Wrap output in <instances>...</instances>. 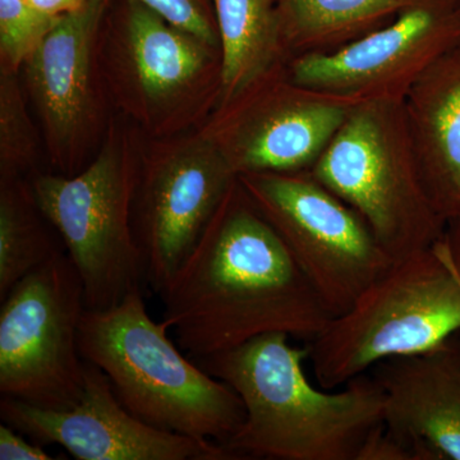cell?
Listing matches in <instances>:
<instances>
[{
    "label": "cell",
    "instance_id": "1",
    "mask_svg": "<svg viewBox=\"0 0 460 460\" xmlns=\"http://www.w3.org/2000/svg\"><path fill=\"white\" fill-rule=\"evenodd\" d=\"M160 296L163 323L192 359L268 332L307 344L334 319L238 178Z\"/></svg>",
    "mask_w": 460,
    "mask_h": 460
},
{
    "label": "cell",
    "instance_id": "2",
    "mask_svg": "<svg viewBox=\"0 0 460 460\" xmlns=\"http://www.w3.org/2000/svg\"><path fill=\"white\" fill-rule=\"evenodd\" d=\"M289 339L268 332L193 359L243 402V423L223 447L237 460H357L384 425L383 389L370 372L338 393L317 389L305 371L307 345L295 347Z\"/></svg>",
    "mask_w": 460,
    "mask_h": 460
},
{
    "label": "cell",
    "instance_id": "3",
    "mask_svg": "<svg viewBox=\"0 0 460 460\" xmlns=\"http://www.w3.org/2000/svg\"><path fill=\"white\" fill-rule=\"evenodd\" d=\"M147 313L142 290L84 311L78 345L84 362L111 380L120 402L154 428L226 445L243 423V402L211 376Z\"/></svg>",
    "mask_w": 460,
    "mask_h": 460
},
{
    "label": "cell",
    "instance_id": "4",
    "mask_svg": "<svg viewBox=\"0 0 460 460\" xmlns=\"http://www.w3.org/2000/svg\"><path fill=\"white\" fill-rule=\"evenodd\" d=\"M460 334V223L399 260L347 313L307 343L317 383L330 390L393 358L428 352Z\"/></svg>",
    "mask_w": 460,
    "mask_h": 460
},
{
    "label": "cell",
    "instance_id": "5",
    "mask_svg": "<svg viewBox=\"0 0 460 460\" xmlns=\"http://www.w3.org/2000/svg\"><path fill=\"white\" fill-rule=\"evenodd\" d=\"M399 100H363L310 169L353 208L393 261L431 246L447 232L414 156Z\"/></svg>",
    "mask_w": 460,
    "mask_h": 460
},
{
    "label": "cell",
    "instance_id": "6",
    "mask_svg": "<svg viewBox=\"0 0 460 460\" xmlns=\"http://www.w3.org/2000/svg\"><path fill=\"white\" fill-rule=\"evenodd\" d=\"M138 171L109 144L72 177L36 175L33 196L83 280L86 310H107L147 283L133 226Z\"/></svg>",
    "mask_w": 460,
    "mask_h": 460
},
{
    "label": "cell",
    "instance_id": "7",
    "mask_svg": "<svg viewBox=\"0 0 460 460\" xmlns=\"http://www.w3.org/2000/svg\"><path fill=\"white\" fill-rule=\"evenodd\" d=\"M237 178L332 317L349 311L394 263L361 215L310 172H246Z\"/></svg>",
    "mask_w": 460,
    "mask_h": 460
},
{
    "label": "cell",
    "instance_id": "8",
    "mask_svg": "<svg viewBox=\"0 0 460 460\" xmlns=\"http://www.w3.org/2000/svg\"><path fill=\"white\" fill-rule=\"evenodd\" d=\"M84 286L65 251L12 288L0 308V394L44 410L65 411L83 396L78 332Z\"/></svg>",
    "mask_w": 460,
    "mask_h": 460
},
{
    "label": "cell",
    "instance_id": "9",
    "mask_svg": "<svg viewBox=\"0 0 460 460\" xmlns=\"http://www.w3.org/2000/svg\"><path fill=\"white\" fill-rule=\"evenodd\" d=\"M363 100L296 83L281 60L220 108L208 136L237 177L310 171Z\"/></svg>",
    "mask_w": 460,
    "mask_h": 460
},
{
    "label": "cell",
    "instance_id": "10",
    "mask_svg": "<svg viewBox=\"0 0 460 460\" xmlns=\"http://www.w3.org/2000/svg\"><path fill=\"white\" fill-rule=\"evenodd\" d=\"M460 44V0H410L394 20L329 53L288 60L296 83L366 100L404 102L413 84Z\"/></svg>",
    "mask_w": 460,
    "mask_h": 460
},
{
    "label": "cell",
    "instance_id": "11",
    "mask_svg": "<svg viewBox=\"0 0 460 460\" xmlns=\"http://www.w3.org/2000/svg\"><path fill=\"white\" fill-rule=\"evenodd\" d=\"M237 181L208 136L171 148L146 163L136 187V238L147 283L160 295Z\"/></svg>",
    "mask_w": 460,
    "mask_h": 460
},
{
    "label": "cell",
    "instance_id": "12",
    "mask_svg": "<svg viewBox=\"0 0 460 460\" xmlns=\"http://www.w3.org/2000/svg\"><path fill=\"white\" fill-rule=\"evenodd\" d=\"M0 419L78 460H237L223 445L144 422L120 402L107 375L87 362L83 396L74 407L44 410L2 396Z\"/></svg>",
    "mask_w": 460,
    "mask_h": 460
},
{
    "label": "cell",
    "instance_id": "13",
    "mask_svg": "<svg viewBox=\"0 0 460 460\" xmlns=\"http://www.w3.org/2000/svg\"><path fill=\"white\" fill-rule=\"evenodd\" d=\"M385 396L384 426L423 460H460V334L368 371Z\"/></svg>",
    "mask_w": 460,
    "mask_h": 460
},
{
    "label": "cell",
    "instance_id": "14",
    "mask_svg": "<svg viewBox=\"0 0 460 460\" xmlns=\"http://www.w3.org/2000/svg\"><path fill=\"white\" fill-rule=\"evenodd\" d=\"M107 4L108 0H84L62 14L26 60L27 86L58 145L74 141L89 118L93 41Z\"/></svg>",
    "mask_w": 460,
    "mask_h": 460
},
{
    "label": "cell",
    "instance_id": "15",
    "mask_svg": "<svg viewBox=\"0 0 460 460\" xmlns=\"http://www.w3.org/2000/svg\"><path fill=\"white\" fill-rule=\"evenodd\" d=\"M402 107L429 198L447 224L460 223V44L420 75Z\"/></svg>",
    "mask_w": 460,
    "mask_h": 460
},
{
    "label": "cell",
    "instance_id": "16",
    "mask_svg": "<svg viewBox=\"0 0 460 460\" xmlns=\"http://www.w3.org/2000/svg\"><path fill=\"white\" fill-rule=\"evenodd\" d=\"M126 41L142 93L159 104L189 90L220 51L138 2H128Z\"/></svg>",
    "mask_w": 460,
    "mask_h": 460
},
{
    "label": "cell",
    "instance_id": "17",
    "mask_svg": "<svg viewBox=\"0 0 460 460\" xmlns=\"http://www.w3.org/2000/svg\"><path fill=\"white\" fill-rule=\"evenodd\" d=\"M278 3L279 0H213L220 38V108L286 60Z\"/></svg>",
    "mask_w": 460,
    "mask_h": 460
},
{
    "label": "cell",
    "instance_id": "18",
    "mask_svg": "<svg viewBox=\"0 0 460 460\" xmlns=\"http://www.w3.org/2000/svg\"><path fill=\"white\" fill-rule=\"evenodd\" d=\"M410 0H279L286 60L329 53L387 25Z\"/></svg>",
    "mask_w": 460,
    "mask_h": 460
},
{
    "label": "cell",
    "instance_id": "19",
    "mask_svg": "<svg viewBox=\"0 0 460 460\" xmlns=\"http://www.w3.org/2000/svg\"><path fill=\"white\" fill-rule=\"evenodd\" d=\"M41 210L32 187L16 178L2 181L0 193V302L30 272L58 250L38 214Z\"/></svg>",
    "mask_w": 460,
    "mask_h": 460
},
{
    "label": "cell",
    "instance_id": "20",
    "mask_svg": "<svg viewBox=\"0 0 460 460\" xmlns=\"http://www.w3.org/2000/svg\"><path fill=\"white\" fill-rule=\"evenodd\" d=\"M35 142L14 71L2 66L0 75V159L3 180L16 178L31 165Z\"/></svg>",
    "mask_w": 460,
    "mask_h": 460
},
{
    "label": "cell",
    "instance_id": "21",
    "mask_svg": "<svg viewBox=\"0 0 460 460\" xmlns=\"http://www.w3.org/2000/svg\"><path fill=\"white\" fill-rule=\"evenodd\" d=\"M59 18L36 8L27 0H0L2 66L16 71L25 65Z\"/></svg>",
    "mask_w": 460,
    "mask_h": 460
},
{
    "label": "cell",
    "instance_id": "22",
    "mask_svg": "<svg viewBox=\"0 0 460 460\" xmlns=\"http://www.w3.org/2000/svg\"><path fill=\"white\" fill-rule=\"evenodd\" d=\"M138 2L164 17L172 25L198 36L220 50L219 29L213 0H128Z\"/></svg>",
    "mask_w": 460,
    "mask_h": 460
},
{
    "label": "cell",
    "instance_id": "23",
    "mask_svg": "<svg viewBox=\"0 0 460 460\" xmlns=\"http://www.w3.org/2000/svg\"><path fill=\"white\" fill-rule=\"evenodd\" d=\"M357 460H423V456L413 445L381 425L368 436Z\"/></svg>",
    "mask_w": 460,
    "mask_h": 460
},
{
    "label": "cell",
    "instance_id": "24",
    "mask_svg": "<svg viewBox=\"0 0 460 460\" xmlns=\"http://www.w3.org/2000/svg\"><path fill=\"white\" fill-rule=\"evenodd\" d=\"M42 445L35 441L29 443L26 438L7 423L0 425V460H51Z\"/></svg>",
    "mask_w": 460,
    "mask_h": 460
},
{
    "label": "cell",
    "instance_id": "25",
    "mask_svg": "<svg viewBox=\"0 0 460 460\" xmlns=\"http://www.w3.org/2000/svg\"><path fill=\"white\" fill-rule=\"evenodd\" d=\"M27 2L47 13L62 16V14L80 8L84 0H27Z\"/></svg>",
    "mask_w": 460,
    "mask_h": 460
}]
</instances>
